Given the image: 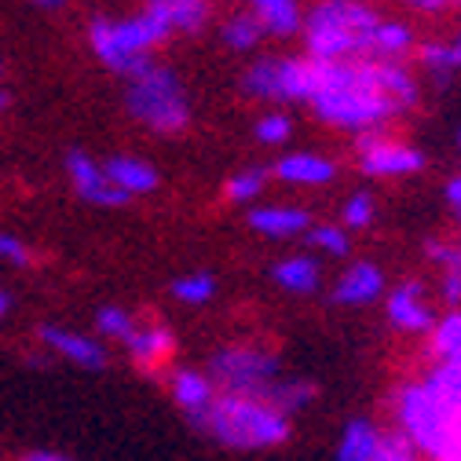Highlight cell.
<instances>
[{
    "mask_svg": "<svg viewBox=\"0 0 461 461\" xmlns=\"http://www.w3.org/2000/svg\"><path fill=\"white\" fill-rule=\"evenodd\" d=\"M315 63V95L312 110L333 129L374 132L384 118L399 113V106L381 92L377 63L348 59V63Z\"/></svg>",
    "mask_w": 461,
    "mask_h": 461,
    "instance_id": "6da1fadb",
    "label": "cell"
},
{
    "mask_svg": "<svg viewBox=\"0 0 461 461\" xmlns=\"http://www.w3.org/2000/svg\"><path fill=\"white\" fill-rule=\"evenodd\" d=\"M377 23L381 19L366 0H319L308 15H301L308 55L319 63L366 59Z\"/></svg>",
    "mask_w": 461,
    "mask_h": 461,
    "instance_id": "7a4b0ae2",
    "label": "cell"
},
{
    "mask_svg": "<svg viewBox=\"0 0 461 461\" xmlns=\"http://www.w3.org/2000/svg\"><path fill=\"white\" fill-rule=\"evenodd\" d=\"M227 447H271L290 436V421L278 407L253 395H230L216 392L209 411L198 421Z\"/></svg>",
    "mask_w": 461,
    "mask_h": 461,
    "instance_id": "3957f363",
    "label": "cell"
},
{
    "mask_svg": "<svg viewBox=\"0 0 461 461\" xmlns=\"http://www.w3.org/2000/svg\"><path fill=\"white\" fill-rule=\"evenodd\" d=\"M161 41H168V26L150 8H143L132 19H95L88 30V44L95 51V59L106 70L125 77H132L150 63V51Z\"/></svg>",
    "mask_w": 461,
    "mask_h": 461,
    "instance_id": "277c9868",
    "label": "cell"
},
{
    "mask_svg": "<svg viewBox=\"0 0 461 461\" xmlns=\"http://www.w3.org/2000/svg\"><path fill=\"white\" fill-rule=\"evenodd\" d=\"M125 106L140 125L165 132V136L187 129V122H191V99H187L184 81L176 77V70H168L154 59L129 77Z\"/></svg>",
    "mask_w": 461,
    "mask_h": 461,
    "instance_id": "5b68a950",
    "label": "cell"
},
{
    "mask_svg": "<svg viewBox=\"0 0 461 461\" xmlns=\"http://www.w3.org/2000/svg\"><path fill=\"white\" fill-rule=\"evenodd\" d=\"M425 165V154L411 143L384 140L377 129L359 132V168L366 176H411Z\"/></svg>",
    "mask_w": 461,
    "mask_h": 461,
    "instance_id": "8992f818",
    "label": "cell"
},
{
    "mask_svg": "<svg viewBox=\"0 0 461 461\" xmlns=\"http://www.w3.org/2000/svg\"><path fill=\"white\" fill-rule=\"evenodd\" d=\"M67 172H70V184H74V191L88 202V205H103V209H118V205H125L129 198L125 194H118L110 184H106V176H103V165H95L85 150H70V158H67Z\"/></svg>",
    "mask_w": 461,
    "mask_h": 461,
    "instance_id": "52a82bcc",
    "label": "cell"
},
{
    "mask_svg": "<svg viewBox=\"0 0 461 461\" xmlns=\"http://www.w3.org/2000/svg\"><path fill=\"white\" fill-rule=\"evenodd\" d=\"M41 340L59 359H67V363H74L81 370H103L106 366L103 344L95 337H88V333H74V330H63V326H44L41 330Z\"/></svg>",
    "mask_w": 461,
    "mask_h": 461,
    "instance_id": "ba28073f",
    "label": "cell"
},
{
    "mask_svg": "<svg viewBox=\"0 0 461 461\" xmlns=\"http://www.w3.org/2000/svg\"><path fill=\"white\" fill-rule=\"evenodd\" d=\"M103 176L106 184L125 194V198H136V194H150L158 187V168L143 158H132V154H113L106 165H103Z\"/></svg>",
    "mask_w": 461,
    "mask_h": 461,
    "instance_id": "9c48e42d",
    "label": "cell"
},
{
    "mask_svg": "<svg viewBox=\"0 0 461 461\" xmlns=\"http://www.w3.org/2000/svg\"><path fill=\"white\" fill-rule=\"evenodd\" d=\"M125 348H129V356H132V363L140 366V370H158V366H165L168 359H172V348H176V340H172V333L165 330V326H140L136 322V330L129 333V340H125Z\"/></svg>",
    "mask_w": 461,
    "mask_h": 461,
    "instance_id": "30bf717a",
    "label": "cell"
},
{
    "mask_svg": "<svg viewBox=\"0 0 461 461\" xmlns=\"http://www.w3.org/2000/svg\"><path fill=\"white\" fill-rule=\"evenodd\" d=\"M381 290H384L381 267L370 264V260H359V264H352L348 271L337 278L333 301H337V304H374V301L381 297Z\"/></svg>",
    "mask_w": 461,
    "mask_h": 461,
    "instance_id": "8fae6325",
    "label": "cell"
},
{
    "mask_svg": "<svg viewBox=\"0 0 461 461\" xmlns=\"http://www.w3.org/2000/svg\"><path fill=\"white\" fill-rule=\"evenodd\" d=\"M275 176L285 180V184H297V187H322V184H333L337 176V165L330 158H319V154H285L275 161Z\"/></svg>",
    "mask_w": 461,
    "mask_h": 461,
    "instance_id": "7c38bea8",
    "label": "cell"
},
{
    "mask_svg": "<svg viewBox=\"0 0 461 461\" xmlns=\"http://www.w3.org/2000/svg\"><path fill=\"white\" fill-rule=\"evenodd\" d=\"M249 227L264 239H297L312 227V220L297 205H260L249 212Z\"/></svg>",
    "mask_w": 461,
    "mask_h": 461,
    "instance_id": "4fadbf2b",
    "label": "cell"
},
{
    "mask_svg": "<svg viewBox=\"0 0 461 461\" xmlns=\"http://www.w3.org/2000/svg\"><path fill=\"white\" fill-rule=\"evenodd\" d=\"M147 8L168 26V33H202L209 23V0H147Z\"/></svg>",
    "mask_w": 461,
    "mask_h": 461,
    "instance_id": "5bb4252c",
    "label": "cell"
},
{
    "mask_svg": "<svg viewBox=\"0 0 461 461\" xmlns=\"http://www.w3.org/2000/svg\"><path fill=\"white\" fill-rule=\"evenodd\" d=\"M388 319L399 326V330H411V333H421V330H432V312L421 304V285L418 282H407L388 297Z\"/></svg>",
    "mask_w": 461,
    "mask_h": 461,
    "instance_id": "9a60e30c",
    "label": "cell"
},
{
    "mask_svg": "<svg viewBox=\"0 0 461 461\" xmlns=\"http://www.w3.org/2000/svg\"><path fill=\"white\" fill-rule=\"evenodd\" d=\"M168 388H172V399H176V407L187 411V414L198 418V421H202V414L209 411V402H212V395H216V384H212L205 374H198V370L172 374Z\"/></svg>",
    "mask_w": 461,
    "mask_h": 461,
    "instance_id": "2e32d148",
    "label": "cell"
},
{
    "mask_svg": "<svg viewBox=\"0 0 461 461\" xmlns=\"http://www.w3.org/2000/svg\"><path fill=\"white\" fill-rule=\"evenodd\" d=\"M384 457V443H381V432L356 418L340 436V461H381Z\"/></svg>",
    "mask_w": 461,
    "mask_h": 461,
    "instance_id": "e0dca14e",
    "label": "cell"
},
{
    "mask_svg": "<svg viewBox=\"0 0 461 461\" xmlns=\"http://www.w3.org/2000/svg\"><path fill=\"white\" fill-rule=\"evenodd\" d=\"M271 275H275V282L282 285V290L301 294V297L315 294V290H319V282H322V271H319V264H315L312 257H290V260H278Z\"/></svg>",
    "mask_w": 461,
    "mask_h": 461,
    "instance_id": "ac0fdd59",
    "label": "cell"
},
{
    "mask_svg": "<svg viewBox=\"0 0 461 461\" xmlns=\"http://www.w3.org/2000/svg\"><path fill=\"white\" fill-rule=\"evenodd\" d=\"M253 15L260 19L264 33H275V37H294L301 30V8L297 0H253Z\"/></svg>",
    "mask_w": 461,
    "mask_h": 461,
    "instance_id": "d6986e66",
    "label": "cell"
},
{
    "mask_svg": "<svg viewBox=\"0 0 461 461\" xmlns=\"http://www.w3.org/2000/svg\"><path fill=\"white\" fill-rule=\"evenodd\" d=\"M242 92L253 99H267V103H282V59L267 55V59H257L246 77H242Z\"/></svg>",
    "mask_w": 461,
    "mask_h": 461,
    "instance_id": "ffe728a7",
    "label": "cell"
},
{
    "mask_svg": "<svg viewBox=\"0 0 461 461\" xmlns=\"http://www.w3.org/2000/svg\"><path fill=\"white\" fill-rule=\"evenodd\" d=\"M411 48V30L402 26V23H377L374 30V41H370V55H377V59L392 63L399 59L402 51Z\"/></svg>",
    "mask_w": 461,
    "mask_h": 461,
    "instance_id": "44dd1931",
    "label": "cell"
},
{
    "mask_svg": "<svg viewBox=\"0 0 461 461\" xmlns=\"http://www.w3.org/2000/svg\"><path fill=\"white\" fill-rule=\"evenodd\" d=\"M220 37H223V44H227V48H235V51H249V48H257V44H260L264 26H260V19H257V15H235V19H227V23H223Z\"/></svg>",
    "mask_w": 461,
    "mask_h": 461,
    "instance_id": "7402d4cb",
    "label": "cell"
},
{
    "mask_svg": "<svg viewBox=\"0 0 461 461\" xmlns=\"http://www.w3.org/2000/svg\"><path fill=\"white\" fill-rule=\"evenodd\" d=\"M172 297L184 301V304H209L216 297V278L198 271V275H184L172 282Z\"/></svg>",
    "mask_w": 461,
    "mask_h": 461,
    "instance_id": "603a6c76",
    "label": "cell"
},
{
    "mask_svg": "<svg viewBox=\"0 0 461 461\" xmlns=\"http://www.w3.org/2000/svg\"><path fill=\"white\" fill-rule=\"evenodd\" d=\"M421 63L432 70V74H439V81H447L454 70H461V55H457V48L454 44H421Z\"/></svg>",
    "mask_w": 461,
    "mask_h": 461,
    "instance_id": "cb8c5ba5",
    "label": "cell"
},
{
    "mask_svg": "<svg viewBox=\"0 0 461 461\" xmlns=\"http://www.w3.org/2000/svg\"><path fill=\"white\" fill-rule=\"evenodd\" d=\"M223 194L230 202H257L264 194V172L260 168H246V172H235V176L227 180Z\"/></svg>",
    "mask_w": 461,
    "mask_h": 461,
    "instance_id": "d4e9b609",
    "label": "cell"
},
{
    "mask_svg": "<svg viewBox=\"0 0 461 461\" xmlns=\"http://www.w3.org/2000/svg\"><path fill=\"white\" fill-rule=\"evenodd\" d=\"M308 242H312L315 249L330 253V257H348V249H352V242L344 239V230L333 227V223H315V227H308Z\"/></svg>",
    "mask_w": 461,
    "mask_h": 461,
    "instance_id": "484cf974",
    "label": "cell"
},
{
    "mask_svg": "<svg viewBox=\"0 0 461 461\" xmlns=\"http://www.w3.org/2000/svg\"><path fill=\"white\" fill-rule=\"evenodd\" d=\"M95 326H99V333L103 337H118V340H129V333L136 330V319L125 312V308H99V315H95Z\"/></svg>",
    "mask_w": 461,
    "mask_h": 461,
    "instance_id": "4316f807",
    "label": "cell"
},
{
    "mask_svg": "<svg viewBox=\"0 0 461 461\" xmlns=\"http://www.w3.org/2000/svg\"><path fill=\"white\" fill-rule=\"evenodd\" d=\"M432 348H436L439 356H447V359H454V356L461 352V315H457V312H454V315H447V319L436 326Z\"/></svg>",
    "mask_w": 461,
    "mask_h": 461,
    "instance_id": "83f0119b",
    "label": "cell"
},
{
    "mask_svg": "<svg viewBox=\"0 0 461 461\" xmlns=\"http://www.w3.org/2000/svg\"><path fill=\"white\" fill-rule=\"evenodd\" d=\"M374 212H377V205H374V194L359 191V194H352L348 202H344V227L363 230V227H370V223H374Z\"/></svg>",
    "mask_w": 461,
    "mask_h": 461,
    "instance_id": "f1b7e54d",
    "label": "cell"
},
{
    "mask_svg": "<svg viewBox=\"0 0 461 461\" xmlns=\"http://www.w3.org/2000/svg\"><path fill=\"white\" fill-rule=\"evenodd\" d=\"M257 140L260 143H267V147H275V143H285V140H290L294 136V122L290 118H285V113H267V118H260L257 122Z\"/></svg>",
    "mask_w": 461,
    "mask_h": 461,
    "instance_id": "f546056e",
    "label": "cell"
},
{
    "mask_svg": "<svg viewBox=\"0 0 461 461\" xmlns=\"http://www.w3.org/2000/svg\"><path fill=\"white\" fill-rule=\"evenodd\" d=\"M0 260L12 264V267H26L33 257H30V246L15 235H0Z\"/></svg>",
    "mask_w": 461,
    "mask_h": 461,
    "instance_id": "4dcf8cb0",
    "label": "cell"
},
{
    "mask_svg": "<svg viewBox=\"0 0 461 461\" xmlns=\"http://www.w3.org/2000/svg\"><path fill=\"white\" fill-rule=\"evenodd\" d=\"M429 257L439 260L447 271L461 275V246H443V242H429Z\"/></svg>",
    "mask_w": 461,
    "mask_h": 461,
    "instance_id": "1f68e13d",
    "label": "cell"
},
{
    "mask_svg": "<svg viewBox=\"0 0 461 461\" xmlns=\"http://www.w3.org/2000/svg\"><path fill=\"white\" fill-rule=\"evenodd\" d=\"M443 301H450V304L461 301V275L457 271H447V278H443Z\"/></svg>",
    "mask_w": 461,
    "mask_h": 461,
    "instance_id": "d6a6232c",
    "label": "cell"
},
{
    "mask_svg": "<svg viewBox=\"0 0 461 461\" xmlns=\"http://www.w3.org/2000/svg\"><path fill=\"white\" fill-rule=\"evenodd\" d=\"M407 5H414V8H421V12H443V8L457 5V0H407Z\"/></svg>",
    "mask_w": 461,
    "mask_h": 461,
    "instance_id": "836d02e7",
    "label": "cell"
},
{
    "mask_svg": "<svg viewBox=\"0 0 461 461\" xmlns=\"http://www.w3.org/2000/svg\"><path fill=\"white\" fill-rule=\"evenodd\" d=\"M447 198H450V205H454V212L461 216V176H454V180L447 184Z\"/></svg>",
    "mask_w": 461,
    "mask_h": 461,
    "instance_id": "e575fe53",
    "label": "cell"
},
{
    "mask_svg": "<svg viewBox=\"0 0 461 461\" xmlns=\"http://www.w3.org/2000/svg\"><path fill=\"white\" fill-rule=\"evenodd\" d=\"M19 461H70V457L51 454V450H33V454H26V457H19Z\"/></svg>",
    "mask_w": 461,
    "mask_h": 461,
    "instance_id": "d590c367",
    "label": "cell"
},
{
    "mask_svg": "<svg viewBox=\"0 0 461 461\" xmlns=\"http://www.w3.org/2000/svg\"><path fill=\"white\" fill-rule=\"evenodd\" d=\"M8 308H12V297H8L5 290H0V319H5V315H8Z\"/></svg>",
    "mask_w": 461,
    "mask_h": 461,
    "instance_id": "8d00e7d4",
    "label": "cell"
},
{
    "mask_svg": "<svg viewBox=\"0 0 461 461\" xmlns=\"http://www.w3.org/2000/svg\"><path fill=\"white\" fill-rule=\"evenodd\" d=\"M37 5H44V8H59L63 0H37Z\"/></svg>",
    "mask_w": 461,
    "mask_h": 461,
    "instance_id": "74e56055",
    "label": "cell"
},
{
    "mask_svg": "<svg viewBox=\"0 0 461 461\" xmlns=\"http://www.w3.org/2000/svg\"><path fill=\"white\" fill-rule=\"evenodd\" d=\"M5 103H8V99H5V92H0V110H5Z\"/></svg>",
    "mask_w": 461,
    "mask_h": 461,
    "instance_id": "f35d334b",
    "label": "cell"
},
{
    "mask_svg": "<svg viewBox=\"0 0 461 461\" xmlns=\"http://www.w3.org/2000/svg\"><path fill=\"white\" fill-rule=\"evenodd\" d=\"M454 48H457V55H461V37H457V44H454Z\"/></svg>",
    "mask_w": 461,
    "mask_h": 461,
    "instance_id": "ab89813d",
    "label": "cell"
},
{
    "mask_svg": "<svg viewBox=\"0 0 461 461\" xmlns=\"http://www.w3.org/2000/svg\"><path fill=\"white\" fill-rule=\"evenodd\" d=\"M457 147H461V129H457Z\"/></svg>",
    "mask_w": 461,
    "mask_h": 461,
    "instance_id": "60d3db41",
    "label": "cell"
}]
</instances>
